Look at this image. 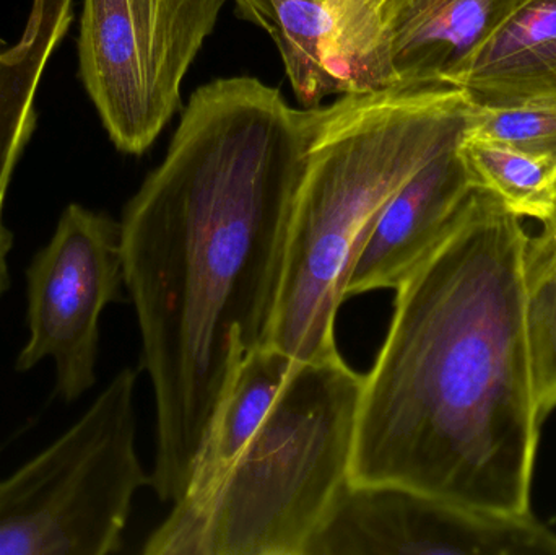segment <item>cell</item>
<instances>
[{
  "label": "cell",
  "instance_id": "9a60e30c",
  "mask_svg": "<svg viewBox=\"0 0 556 555\" xmlns=\"http://www.w3.org/2000/svg\"><path fill=\"white\" fill-rule=\"evenodd\" d=\"M276 41L294 97L304 108L319 106L340 93L339 78L326 61L330 22L324 0H278Z\"/></svg>",
  "mask_w": 556,
  "mask_h": 555
},
{
  "label": "cell",
  "instance_id": "d6986e66",
  "mask_svg": "<svg viewBox=\"0 0 556 555\" xmlns=\"http://www.w3.org/2000/svg\"><path fill=\"white\" fill-rule=\"evenodd\" d=\"M238 12L248 22L260 26L270 36L276 31V3L278 0H233Z\"/></svg>",
  "mask_w": 556,
  "mask_h": 555
},
{
  "label": "cell",
  "instance_id": "7c38bea8",
  "mask_svg": "<svg viewBox=\"0 0 556 555\" xmlns=\"http://www.w3.org/2000/svg\"><path fill=\"white\" fill-rule=\"evenodd\" d=\"M476 106L556 104V0H526L459 85Z\"/></svg>",
  "mask_w": 556,
  "mask_h": 555
},
{
  "label": "cell",
  "instance_id": "8992f818",
  "mask_svg": "<svg viewBox=\"0 0 556 555\" xmlns=\"http://www.w3.org/2000/svg\"><path fill=\"white\" fill-rule=\"evenodd\" d=\"M230 0H84L78 75L111 142L142 155L181 108V87Z\"/></svg>",
  "mask_w": 556,
  "mask_h": 555
},
{
  "label": "cell",
  "instance_id": "5bb4252c",
  "mask_svg": "<svg viewBox=\"0 0 556 555\" xmlns=\"http://www.w3.org/2000/svg\"><path fill=\"white\" fill-rule=\"evenodd\" d=\"M464 159L477 188L498 198L521 218L547 224L556 214V166L505 143L464 134Z\"/></svg>",
  "mask_w": 556,
  "mask_h": 555
},
{
  "label": "cell",
  "instance_id": "ba28073f",
  "mask_svg": "<svg viewBox=\"0 0 556 555\" xmlns=\"http://www.w3.org/2000/svg\"><path fill=\"white\" fill-rule=\"evenodd\" d=\"M304 555H556V533L532 512L503 514L404 485L349 481Z\"/></svg>",
  "mask_w": 556,
  "mask_h": 555
},
{
  "label": "cell",
  "instance_id": "277c9868",
  "mask_svg": "<svg viewBox=\"0 0 556 555\" xmlns=\"http://www.w3.org/2000/svg\"><path fill=\"white\" fill-rule=\"evenodd\" d=\"M363 378L342 355L298 362L228 468L182 495L146 555H304L350 481Z\"/></svg>",
  "mask_w": 556,
  "mask_h": 555
},
{
  "label": "cell",
  "instance_id": "9c48e42d",
  "mask_svg": "<svg viewBox=\"0 0 556 555\" xmlns=\"http://www.w3.org/2000/svg\"><path fill=\"white\" fill-rule=\"evenodd\" d=\"M525 2L386 0L371 51L345 91L459 88L483 46Z\"/></svg>",
  "mask_w": 556,
  "mask_h": 555
},
{
  "label": "cell",
  "instance_id": "ac0fdd59",
  "mask_svg": "<svg viewBox=\"0 0 556 555\" xmlns=\"http://www.w3.org/2000/svg\"><path fill=\"white\" fill-rule=\"evenodd\" d=\"M386 0H324L330 31L326 45V61L339 78L343 93L350 78L358 71L371 51L378 33L379 10Z\"/></svg>",
  "mask_w": 556,
  "mask_h": 555
},
{
  "label": "cell",
  "instance_id": "52a82bcc",
  "mask_svg": "<svg viewBox=\"0 0 556 555\" xmlns=\"http://www.w3.org/2000/svg\"><path fill=\"white\" fill-rule=\"evenodd\" d=\"M25 280L28 339L13 368L28 374L51 361L55 394L75 403L97 383L101 315L123 300L121 222L72 202L29 261Z\"/></svg>",
  "mask_w": 556,
  "mask_h": 555
},
{
  "label": "cell",
  "instance_id": "5b68a950",
  "mask_svg": "<svg viewBox=\"0 0 556 555\" xmlns=\"http://www.w3.org/2000/svg\"><path fill=\"white\" fill-rule=\"evenodd\" d=\"M137 371H117L45 450L0 479V555H110L150 485L137 453Z\"/></svg>",
  "mask_w": 556,
  "mask_h": 555
},
{
  "label": "cell",
  "instance_id": "ffe728a7",
  "mask_svg": "<svg viewBox=\"0 0 556 555\" xmlns=\"http://www.w3.org/2000/svg\"><path fill=\"white\" fill-rule=\"evenodd\" d=\"M542 231L544 234L551 235L552 238L556 240V214L552 220H548L547 224H542Z\"/></svg>",
  "mask_w": 556,
  "mask_h": 555
},
{
  "label": "cell",
  "instance_id": "3957f363",
  "mask_svg": "<svg viewBox=\"0 0 556 555\" xmlns=\"http://www.w3.org/2000/svg\"><path fill=\"white\" fill-rule=\"evenodd\" d=\"M470 110L454 87L345 91L314 108L269 344L296 362L339 357L337 312L366 238L427 163L463 142Z\"/></svg>",
  "mask_w": 556,
  "mask_h": 555
},
{
  "label": "cell",
  "instance_id": "8fae6325",
  "mask_svg": "<svg viewBox=\"0 0 556 555\" xmlns=\"http://www.w3.org/2000/svg\"><path fill=\"white\" fill-rule=\"evenodd\" d=\"M74 22V0H33L18 41L0 38V299L12 286L15 244L5 224V201L16 163L38 126L35 98L49 59Z\"/></svg>",
  "mask_w": 556,
  "mask_h": 555
},
{
  "label": "cell",
  "instance_id": "7a4b0ae2",
  "mask_svg": "<svg viewBox=\"0 0 556 555\" xmlns=\"http://www.w3.org/2000/svg\"><path fill=\"white\" fill-rule=\"evenodd\" d=\"M529 241L522 218L477 189L395 290L388 335L363 378L350 482L531 512L544 417L526 313Z\"/></svg>",
  "mask_w": 556,
  "mask_h": 555
},
{
  "label": "cell",
  "instance_id": "4fadbf2b",
  "mask_svg": "<svg viewBox=\"0 0 556 555\" xmlns=\"http://www.w3.org/2000/svg\"><path fill=\"white\" fill-rule=\"evenodd\" d=\"M296 364L269 342L243 358L212 417L185 495L204 491L237 458L266 419Z\"/></svg>",
  "mask_w": 556,
  "mask_h": 555
},
{
  "label": "cell",
  "instance_id": "2e32d148",
  "mask_svg": "<svg viewBox=\"0 0 556 555\" xmlns=\"http://www.w3.org/2000/svg\"><path fill=\"white\" fill-rule=\"evenodd\" d=\"M528 336L542 417L556 409V240L531 235L528 250Z\"/></svg>",
  "mask_w": 556,
  "mask_h": 555
},
{
  "label": "cell",
  "instance_id": "e0dca14e",
  "mask_svg": "<svg viewBox=\"0 0 556 555\" xmlns=\"http://www.w3.org/2000/svg\"><path fill=\"white\" fill-rule=\"evenodd\" d=\"M466 136L515 147L556 166V104L503 108L472 104Z\"/></svg>",
  "mask_w": 556,
  "mask_h": 555
},
{
  "label": "cell",
  "instance_id": "6da1fadb",
  "mask_svg": "<svg viewBox=\"0 0 556 555\" xmlns=\"http://www.w3.org/2000/svg\"><path fill=\"white\" fill-rule=\"evenodd\" d=\"M314 108L254 77L192 93L121 218L124 280L152 381L162 502L185 495L212 417L270 326Z\"/></svg>",
  "mask_w": 556,
  "mask_h": 555
},
{
  "label": "cell",
  "instance_id": "30bf717a",
  "mask_svg": "<svg viewBox=\"0 0 556 555\" xmlns=\"http://www.w3.org/2000/svg\"><path fill=\"white\" fill-rule=\"evenodd\" d=\"M460 146L434 156L386 205L353 264L346 299L397 290L453 230L479 189Z\"/></svg>",
  "mask_w": 556,
  "mask_h": 555
}]
</instances>
